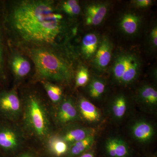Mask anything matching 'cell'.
<instances>
[{
  "label": "cell",
  "mask_w": 157,
  "mask_h": 157,
  "mask_svg": "<svg viewBox=\"0 0 157 157\" xmlns=\"http://www.w3.org/2000/svg\"><path fill=\"white\" fill-rule=\"evenodd\" d=\"M60 11L53 1H15L6 9L4 24L11 41L23 51L63 47L68 30Z\"/></svg>",
  "instance_id": "6da1fadb"
},
{
  "label": "cell",
  "mask_w": 157,
  "mask_h": 157,
  "mask_svg": "<svg viewBox=\"0 0 157 157\" xmlns=\"http://www.w3.org/2000/svg\"><path fill=\"white\" fill-rule=\"evenodd\" d=\"M64 47H39L24 50L33 63L35 76L42 81L69 83L74 77L73 60Z\"/></svg>",
  "instance_id": "7a4b0ae2"
},
{
  "label": "cell",
  "mask_w": 157,
  "mask_h": 157,
  "mask_svg": "<svg viewBox=\"0 0 157 157\" xmlns=\"http://www.w3.org/2000/svg\"><path fill=\"white\" fill-rule=\"evenodd\" d=\"M23 104V119L26 129L40 140L50 136L51 124L48 112L39 96L28 94Z\"/></svg>",
  "instance_id": "3957f363"
},
{
  "label": "cell",
  "mask_w": 157,
  "mask_h": 157,
  "mask_svg": "<svg viewBox=\"0 0 157 157\" xmlns=\"http://www.w3.org/2000/svg\"><path fill=\"white\" fill-rule=\"evenodd\" d=\"M22 111V103L16 90L0 91V116L14 121L20 117Z\"/></svg>",
  "instance_id": "277c9868"
},
{
  "label": "cell",
  "mask_w": 157,
  "mask_h": 157,
  "mask_svg": "<svg viewBox=\"0 0 157 157\" xmlns=\"http://www.w3.org/2000/svg\"><path fill=\"white\" fill-rule=\"evenodd\" d=\"M23 142V135L18 128L7 122L0 123V151L8 154L14 153Z\"/></svg>",
  "instance_id": "5b68a950"
},
{
  "label": "cell",
  "mask_w": 157,
  "mask_h": 157,
  "mask_svg": "<svg viewBox=\"0 0 157 157\" xmlns=\"http://www.w3.org/2000/svg\"><path fill=\"white\" fill-rule=\"evenodd\" d=\"M9 66L14 78L21 80L30 73L31 64L29 59L22 52L13 50L9 58Z\"/></svg>",
  "instance_id": "8992f818"
},
{
  "label": "cell",
  "mask_w": 157,
  "mask_h": 157,
  "mask_svg": "<svg viewBox=\"0 0 157 157\" xmlns=\"http://www.w3.org/2000/svg\"><path fill=\"white\" fill-rule=\"evenodd\" d=\"M71 98L65 99L59 105L56 114V121L60 124L70 123L78 119V113Z\"/></svg>",
  "instance_id": "52a82bcc"
},
{
  "label": "cell",
  "mask_w": 157,
  "mask_h": 157,
  "mask_svg": "<svg viewBox=\"0 0 157 157\" xmlns=\"http://www.w3.org/2000/svg\"><path fill=\"white\" fill-rule=\"evenodd\" d=\"M112 46L109 39L104 37L95 54L94 63L99 70H104L111 60Z\"/></svg>",
  "instance_id": "ba28073f"
},
{
  "label": "cell",
  "mask_w": 157,
  "mask_h": 157,
  "mask_svg": "<svg viewBox=\"0 0 157 157\" xmlns=\"http://www.w3.org/2000/svg\"><path fill=\"white\" fill-rule=\"evenodd\" d=\"M107 7L103 3L92 4L86 8V23L87 25H98L100 24L106 16Z\"/></svg>",
  "instance_id": "9c48e42d"
},
{
  "label": "cell",
  "mask_w": 157,
  "mask_h": 157,
  "mask_svg": "<svg viewBox=\"0 0 157 157\" xmlns=\"http://www.w3.org/2000/svg\"><path fill=\"white\" fill-rule=\"evenodd\" d=\"M78 107L82 117L88 122H98L101 120V113L98 108L85 98L79 99Z\"/></svg>",
  "instance_id": "30bf717a"
},
{
  "label": "cell",
  "mask_w": 157,
  "mask_h": 157,
  "mask_svg": "<svg viewBox=\"0 0 157 157\" xmlns=\"http://www.w3.org/2000/svg\"><path fill=\"white\" fill-rule=\"evenodd\" d=\"M132 133L134 138L138 141L146 142L151 139L154 134V130L150 124L144 121H140L132 126Z\"/></svg>",
  "instance_id": "8fae6325"
},
{
  "label": "cell",
  "mask_w": 157,
  "mask_h": 157,
  "mask_svg": "<svg viewBox=\"0 0 157 157\" xmlns=\"http://www.w3.org/2000/svg\"><path fill=\"white\" fill-rule=\"evenodd\" d=\"M95 132L94 129L92 128H74L67 131L60 137L70 145L83 140L90 135H95Z\"/></svg>",
  "instance_id": "7c38bea8"
},
{
  "label": "cell",
  "mask_w": 157,
  "mask_h": 157,
  "mask_svg": "<svg viewBox=\"0 0 157 157\" xmlns=\"http://www.w3.org/2000/svg\"><path fill=\"white\" fill-rule=\"evenodd\" d=\"M98 36L94 33L86 34L82 40L81 52L85 58H91L95 54L99 47Z\"/></svg>",
  "instance_id": "4fadbf2b"
},
{
  "label": "cell",
  "mask_w": 157,
  "mask_h": 157,
  "mask_svg": "<svg viewBox=\"0 0 157 157\" xmlns=\"http://www.w3.org/2000/svg\"><path fill=\"white\" fill-rule=\"evenodd\" d=\"M95 135H92L83 140L69 145L67 154V157H76L82 154L91 148L95 141Z\"/></svg>",
  "instance_id": "5bb4252c"
},
{
  "label": "cell",
  "mask_w": 157,
  "mask_h": 157,
  "mask_svg": "<svg viewBox=\"0 0 157 157\" xmlns=\"http://www.w3.org/2000/svg\"><path fill=\"white\" fill-rule=\"evenodd\" d=\"M140 64L137 58L131 54L128 63L119 83L124 85L130 84L137 78L139 71Z\"/></svg>",
  "instance_id": "9a60e30c"
},
{
  "label": "cell",
  "mask_w": 157,
  "mask_h": 157,
  "mask_svg": "<svg viewBox=\"0 0 157 157\" xmlns=\"http://www.w3.org/2000/svg\"><path fill=\"white\" fill-rule=\"evenodd\" d=\"M47 147L51 154L55 156L60 157L67 155L69 150V145L60 136L54 135L48 137Z\"/></svg>",
  "instance_id": "2e32d148"
},
{
  "label": "cell",
  "mask_w": 157,
  "mask_h": 157,
  "mask_svg": "<svg viewBox=\"0 0 157 157\" xmlns=\"http://www.w3.org/2000/svg\"><path fill=\"white\" fill-rule=\"evenodd\" d=\"M42 86L47 96L54 104L61 103L63 98V91L61 86L50 82L42 81Z\"/></svg>",
  "instance_id": "e0dca14e"
},
{
  "label": "cell",
  "mask_w": 157,
  "mask_h": 157,
  "mask_svg": "<svg viewBox=\"0 0 157 157\" xmlns=\"http://www.w3.org/2000/svg\"><path fill=\"white\" fill-rule=\"evenodd\" d=\"M139 17L132 14L124 15L121 21V27L126 33L132 35L135 33L139 26Z\"/></svg>",
  "instance_id": "ac0fdd59"
},
{
  "label": "cell",
  "mask_w": 157,
  "mask_h": 157,
  "mask_svg": "<svg viewBox=\"0 0 157 157\" xmlns=\"http://www.w3.org/2000/svg\"><path fill=\"white\" fill-rule=\"evenodd\" d=\"M131 54H124L118 57L113 68V77L120 82L128 63Z\"/></svg>",
  "instance_id": "d6986e66"
},
{
  "label": "cell",
  "mask_w": 157,
  "mask_h": 157,
  "mask_svg": "<svg viewBox=\"0 0 157 157\" xmlns=\"http://www.w3.org/2000/svg\"><path fill=\"white\" fill-rule=\"evenodd\" d=\"M139 96L141 100L149 106H156L157 104V92L153 87L145 86L140 89Z\"/></svg>",
  "instance_id": "ffe728a7"
},
{
  "label": "cell",
  "mask_w": 157,
  "mask_h": 157,
  "mask_svg": "<svg viewBox=\"0 0 157 157\" xmlns=\"http://www.w3.org/2000/svg\"><path fill=\"white\" fill-rule=\"evenodd\" d=\"M59 9L71 17H75L80 14L81 8L78 1L76 0H67L62 2L59 5Z\"/></svg>",
  "instance_id": "44dd1931"
},
{
  "label": "cell",
  "mask_w": 157,
  "mask_h": 157,
  "mask_svg": "<svg viewBox=\"0 0 157 157\" xmlns=\"http://www.w3.org/2000/svg\"><path fill=\"white\" fill-rule=\"evenodd\" d=\"M127 108V101L124 96H118L116 98L113 103V114L117 119H121L125 115L126 112Z\"/></svg>",
  "instance_id": "7402d4cb"
},
{
  "label": "cell",
  "mask_w": 157,
  "mask_h": 157,
  "mask_svg": "<svg viewBox=\"0 0 157 157\" xmlns=\"http://www.w3.org/2000/svg\"><path fill=\"white\" fill-rule=\"evenodd\" d=\"M105 85L102 80L94 79L91 82L89 86V94L93 98H100L105 90Z\"/></svg>",
  "instance_id": "603a6c76"
},
{
  "label": "cell",
  "mask_w": 157,
  "mask_h": 157,
  "mask_svg": "<svg viewBox=\"0 0 157 157\" xmlns=\"http://www.w3.org/2000/svg\"><path fill=\"white\" fill-rule=\"evenodd\" d=\"M6 78L4 45L2 28L0 24V84H3L6 82Z\"/></svg>",
  "instance_id": "cb8c5ba5"
},
{
  "label": "cell",
  "mask_w": 157,
  "mask_h": 157,
  "mask_svg": "<svg viewBox=\"0 0 157 157\" xmlns=\"http://www.w3.org/2000/svg\"><path fill=\"white\" fill-rule=\"evenodd\" d=\"M89 77V73L87 68L84 66L80 67L76 74V87L85 86L88 82Z\"/></svg>",
  "instance_id": "d4e9b609"
},
{
  "label": "cell",
  "mask_w": 157,
  "mask_h": 157,
  "mask_svg": "<svg viewBox=\"0 0 157 157\" xmlns=\"http://www.w3.org/2000/svg\"><path fill=\"white\" fill-rule=\"evenodd\" d=\"M116 157H129L130 151L128 145L123 140L115 138Z\"/></svg>",
  "instance_id": "484cf974"
},
{
  "label": "cell",
  "mask_w": 157,
  "mask_h": 157,
  "mask_svg": "<svg viewBox=\"0 0 157 157\" xmlns=\"http://www.w3.org/2000/svg\"><path fill=\"white\" fill-rule=\"evenodd\" d=\"M106 150L108 155L110 157H116L115 138H110L107 140Z\"/></svg>",
  "instance_id": "4316f807"
},
{
  "label": "cell",
  "mask_w": 157,
  "mask_h": 157,
  "mask_svg": "<svg viewBox=\"0 0 157 157\" xmlns=\"http://www.w3.org/2000/svg\"><path fill=\"white\" fill-rule=\"evenodd\" d=\"M136 6L140 8H146L151 5L152 1L151 0H137L135 1Z\"/></svg>",
  "instance_id": "83f0119b"
},
{
  "label": "cell",
  "mask_w": 157,
  "mask_h": 157,
  "mask_svg": "<svg viewBox=\"0 0 157 157\" xmlns=\"http://www.w3.org/2000/svg\"><path fill=\"white\" fill-rule=\"evenodd\" d=\"M152 42L153 45L155 47H156L157 45V27H155L152 30L151 34Z\"/></svg>",
  "instance_id": "f1b7e54d"
},
{
  "label": "cell",
  "mask_w": 157,
  "mask_h": 157,
  "mask_svg": "<svg viewBox=\"0 0 157 157\" xmlns=\"http://www.w3.org/2000/svg\"><path fill=\"white\" fill-rule=\"evenodd\" d=\"M78 157H95L94 154L92 151H87L78 156Z\"/></svg>",
  "instance_id": "f546056e"
},
{
  "label": "cell",
  "mask_w": 157,
  "mask_h": 157,
  "mask_svg": "<svg viewBox=\"0 0 157 157\" xmlns=\"http://www.w3.org/2000/svg\"><path fill=\"white\" fill-rule=\"evenodd\" d=\"M18 157H35V155L30 152H25L20 155Z\"/></svg>",
  "instance_id": "4dcf8cb0"
}]
</instances>
